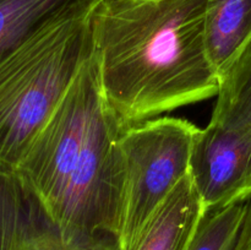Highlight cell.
<instances>
[{
	"mask_svg": "<svg viewBox=\"0 0 251 250\" xmlns=\"http://www.w3.org/2000/svg\"><path fill=\"white\" fill-rule=\"evenodd\" d=\"M75 0L0 60V169L15 171L93 54L90 15Z\"/></svg>",
	"mask_w": 251,
	"mask_h": 250,
	"instance_id": "3",
	"label": "cell"
},
{
	"mask_svg": "<svg viewBox=\"0 0 251 250\" xmlns=\"http://www.w3.org/2000/svg\"><path fill=\"white\" fill-rule=\"evenodd\" d=\"M199 130L189 120L158 117L122 131L118 141L122 164L119 250L134 242L189 173Z\"/></svg>",
	"mask_w": 251,
	"mask_h": 250,
	"instance_id": "4",
	"label": "cell"
},
{
	"mask_svg": "<svg viewBox=\"0 0 251 250\" xmlns=\"http://www.w3.org/2000/svg\"><path fill=\"white\" fill-rule=\"evenodd\" d=\"M211 120L251 132V38L221 75Z\"/></svg>",
	"mask_w": 251,
	"mask_h": 250,
	"instance_id": "8",
	"label": "cell"
},
{
	"mask_svg": "<svg viewBox=\"0 0 251 250\" xmlns=\"http://www.w3.org/2000/svg\"><path fill=\"white\" fill-rule=\"evenodd\" d=\"M233 250H251V200L248 202L247 216Z\"/></svg>",
	"mask_w": 251,
	"mask_h": 250,
	"instance_id": "11",
	"label": "cell"
},
{
	"mask_svg": "<svg viewBox=\"0 0 251 250\" xmlns=\"http://www.w3.org/2000/svg\"><path fill=\"white\" fill-rule=\"evenodd\" d=\"M205 212L188 173L125 250H188Z\"/></svg>",
	"mask_w": 251,
	"mask_h": 250,
	"instance_id": "6",
	"label": "cell"
},
{
	"mask_svg": "<svg viewBox=\"0 0 251 250\" xmlns=\"http://www.w3.org/2000/svg\"><path fill=\"white\" fill-rule=\"evenodd\" d=\"M123 130L92 54L15 169L69 243L119 250Z\"/></svg>",
	"mask_w": 251,
	"mask_h": 250,
	"instance_id": "2",
	"label": "cell"
},
{
	"mask_svg": "<svg viewBox=\"0 0 251 250\" xmlns=\"http://www.w3.org/2000/svg\"><path fill=\"white\" fill-rule=\"evenodd\" d=\"M189 174L206 211L251 200V132L210 120L199 130Z\"/></svg>",
	"mask_w": 251,
	"mask_h": 250,
	"instance_id": "5",
	"label": "cell"
},
{
	"mask_svg": "<svg viewBox=\"0 0 251 250\" xmlns=\"http://www.w3.org/2000/svg\"><path fill=\"white\" fill-rule=\"evenodd\" d=\"M248 202L206 211L188 250L234 249L247 216Z\"/></svg>",
	"mask_w": 251,
	"mask_h": 250,
	"instance_id": "10",
	"label": "cell"
},
{
	"mask_svg": "<svg viewBox=\"0 0 251 250\" xmlns=\"http://www.w3.org/2000/svg\"><path fill=\"white\" fill-rule=\"evenodd\" d=\"M251 38V0H207L206 48L221 77Z\"/></svg>",
	"mask_w": 251,
	"mask_h": 250,
	"instance_id": "7",
	"label": "cell"
},
{
	"mask_svg": "<svg viewBox=\"0 0 251 250\" xmlns=\"http://www.w3.org/2000/svg\"><path fill=\"white\" fill-rule=\"evenodd\" d=\"M207 0H98L90 15L105 100L123 129L216 97Z\"/></svg>",
	"mask_w": 251,
	"mask_h": 250,
	"instance_id": "1",
	"label": "cell"
},
{
	"mask_svg": "<svg viewBox=\"0 0 251 250\" xmlns=\"http://www.w3.org/2000/svg\"><path fill=\"white\" fill-rule=\"evenodd\" d=\"M75 0H0V60L27 34Z\"/></svg>",
	"mask_w": 251,
	"mask_h": 250,
	"instance_id": "9",
	"label": "cell"
}]
</instances>
